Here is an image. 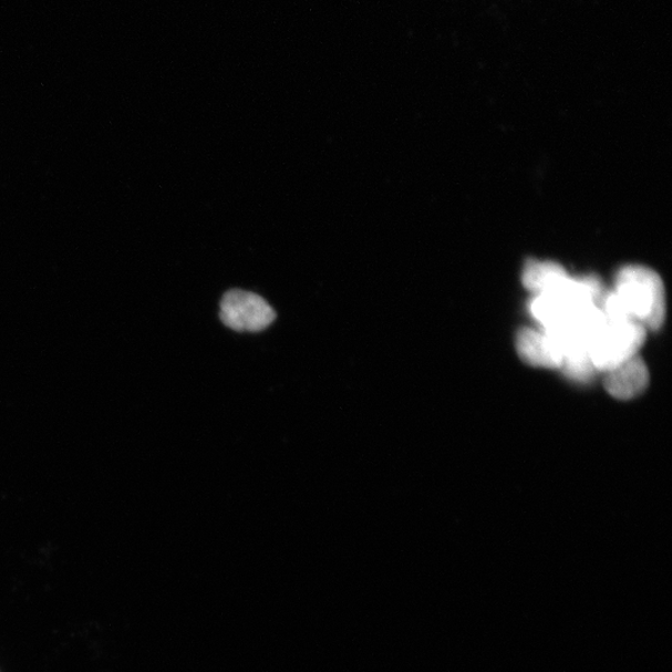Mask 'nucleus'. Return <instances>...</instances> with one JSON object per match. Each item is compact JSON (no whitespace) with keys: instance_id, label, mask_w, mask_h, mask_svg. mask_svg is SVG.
Masks as SVG:
<instances>
[{"instance_id":"nucleus-1","label":"nucleus","mask_w":672,"mask_h":672,"mask_svg":"<svg viewBox=\"0 0 672 672\" xmlns=\"http://www.w3.org/2000/svg\"><path fill=\"white\" fill-rule=\"evenodd\" d=\"M600 309L609 319L635 320L645 329L658 330L666 317L663 280L653 269L643 266L621 268L614 292L604 294Z\"/></svg>"},{"instance_id":"nucleus-2","label":"nucleus","mask_w":672,"mask_h":672,"mask_svg":"<svg viewBox=\"0 0 672 672\" xmlns=\"http://www.w3.org/2000/svg\"><path fill=\"white\" fill-rule=\"evenodd\" d=\"M645 338L647 329L635 320L609 319L604 316L589 347L591 363L597 371L608 373L637 356Z\"/></svg>"},{"instance_id":"nucleus-3","label":"nucleus","mask_w":672,"mask_h":672,"mask_svg":"<svg viewBox=\"0 0 672 672\" xmlns=\"http://www.w3.org/2000/svg\"><path fill=\"white\" fill-rule=\"evenodd\" d=\"M276 318L275 309L263 297L246 290H229L220 300V322L238 333L263 332Z\"/></svg>"},{"instance_id":"nucleus-4","label":"nucleus","mask_w":672,"mask_h":672,"mask_svg":"<svg viewBox=\"0 0 672 672\" xmlns=\"http://www.w3.org/2000/svg\"><path fill=\"white\" fill-rule=\"evenodd\" d=\"M516 347L520 359L530 366L559 369L564 365V355L544 329L519 330Z\"/></svg>"},{"instance_id":"nucleus-5","label":"nucleus","mask_w":672,"mask_h":672,"mask_svg":"<svg viewBox=\"0 0 672 672\" xmlns=\"http://www.w3.org/2000/svg\"><path fill=\"white\" fill-rule=\"evenodd\" d=\"M606 374V389L618 400H631L643 394L650 380L649 370L639 355Z\"/></svg>"},{"instance_id":"nucleus-6","label":"nucleus","mask_w":672,"mask_h":672,"mask_svg":"<svg viewBox=\"0 0 672 672\" xmlns=\"http://www.w3.org/2000/svg\"><path fill=\"white\" fill-rule=\"evenodd\" d=\"M566 269L555 262L530 260L524 270V285L535 296L550 292L568 278Z\"/></svg>"},{"instance_id":"nucleus-7","label":"nucleus","mask_w":672,"mask_h":672,"mask_svg":"<svg viewBox=\"0 0 672 672\" xmlns=\"http://www.w3.org/2000/svg\"><path fill=\"white\" fill-rule=\"evenodd\" d=\"M560 369H564V373L570 380L583 384L589 383V381L593 379L597 373V370L593 363H591L588 354L566 358L564 365H561Z\"/></svg>"}]
</instances>
